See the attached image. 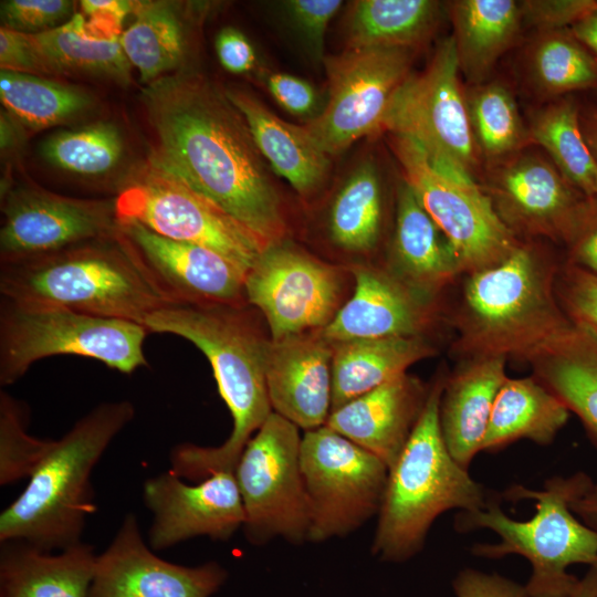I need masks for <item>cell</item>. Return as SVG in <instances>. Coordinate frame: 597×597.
Here are the masks:
<instances>
[{"mask_svg":"<svg viewBox=\"0 0 597 597\" xmlns=\"http://www.w3.org/2000/svg\"><path fill=\"white\" fill-rule=\"evenodd\" d=\"M155 133L153 165L270 244L287 232L281 197L249 126L226 91L202 75H164L142 93Z\"/></svg>","mask_w":597,"mask_h":597,"instance_id":"cell-1","label":"cell"},{"mask_svg":"<svg viewBox=\"0 0 597 597\" xmlns=\"http://www.w3.org/2000/svg\"><path fill=\"white\" fill-rule=\"evenodd\" d=\"M242 306L168 305L143 322L149 333L180 336L205 354L233 420L230 436L218 447L181 443L171 450L170 471L179 478L199 482L218 471H234L244 447L273 411L264 374L268 339Z\"/></svg>","mask_w":597,"mask_h":597,"instance_id":"cell-2","label":"cell"},{"mask_svg":"<svg viewBox=\"0 0 597 597\" xmlns=\"http://www.w3.org/2000/svg\"><path fill=\"white\" fill-rule=\"evenodd\" d=\"M134 416L128 400L103 402L54 440L25 489L1 512L0 542L22 540L44 552L81 543L96 510L91 473Z\"/></svg>","mask_w":597,"mask_h":597,"instance_id":"cell-3","label":"cell"},{"mask_svg":"<svg viewBox=\"0 0 597 597\" xmlns=\"http://www.w3.org/2000/svg\"><path fill=\"white\" fill-rule=\"evenodd\" d=\"M1 297L143 325L169 305L119 233L1 264Z\"/></svg>","mask_w":597,"mask_h":597,"instance_id":"cell-4","label":"cell"},{"mask_svg":"<svg viewBox=\"0 0 597 597\" xmlns=\"http://www.w3.org/2000/svg\"><path fill=\"white\" fill-rule=\"evenodd\" d=\"M444 384L438 379L429 389L405 448L389 468L371 545L381 561L409 559L421 551L439 515L452 509L476 511L489 499L444 443L439 418Z\"/></svg>","mask_w":597,"mask_h":597,"instance_id":"cell-5","label":"cell"},{"mask_svg":"<svg viewBox=\"0 0 597 597\" xmlns=\"http://www.w3.org/2000/svg\"><path fill=\"white\" fill-rule=\"evenodd\" d=\"M585 472L548 479L543 490L511 486L509 500H534L535 514L526 521L509 517L499 502L489 498L476 511H460L454 517L458 532L479 528L493 531L496 544H475L471 552L479 557L501 558L509 554L524 556L532 565L525 585L528 597H570L579 579L567 572L574 564L597 566V531L575 517L570 503L591 484Z\"/></svg>","mask_w":597,"mask_h":597,"instance_id":"cell-6","label":"cell"},{"mask_svg":"<svg viewBox=\"0 0 597 597\" xmlns=\"http://www.w3.org/2000/svg\"><path fill=\"white\" fill-rule=\"evenodd\" d=\"M549 270L527 248L471 273L464 291L467 343L481 355L526 357L567 329L573 321L558 307Z\"/></svg>","mask_w":597,"mask_h":597,"instance_id":"cell-7","label":"cell"},{"mask_svg":"<svg viewBox=\"0 0 597 597\" xmlns=\"http://www.w3.org/2000/svg\"><path fill=\"white\" fill-rule=\"evenodd\" d=\"M142 324L1 297L0 385L19 380L35 362L54 355L96 359L132 374L147 366Z\"/></svg>","mask_w":597,"mask_h":597,"instance_id":"cell-8","label":"cell"},{"mask_svg":"<svg viewBox=\"0 0 597 597\" xmlns=\"http://www.w3.org/2000/svg\"><path fill=\"white\" fill-rule=\"evenodd\" d=\"M391 145L405 182L449 241L461 271L494 265L519 247L471 176L437 165L406 137L392 135Z\"/></svg>","mask_w":597,"mask_h":597,"instance_id":"cell-9","label":"cell"},{"mask_svg":"<svg viewBox=\"0 0 597 597\" xmlns=\"http://www.w3.org/2000/svg\"><path fill=\"white\" fill-rule=\"evenodd\" d=\"M298 427L272 411L244 447L234 476L247 540L262 545L281 537L308 541L311 516L301 471Z\"/></svg>","mask_w":597,"mask_h":597,"instance_id":"cell-10","label":"cell"},{"mask_svg":"<svg viewBox=\"0 0 597 597\" xmlns=\"http://www.w3.org/2000/svg\"><path fill=\"white\" fill-rule=\"evenodd\" d=\"M300 461L308 541L347 536L378 514L389 469L377 455L322 426L302 436Z\"/></svg>","mask_w":597,"mask_h":597,"instance_id":"cell-11","label":"cell"},{"mask_svg":"<svg viewBox=\"0 0 597 597\" xmlns=\"http://www.w3.org/2000/svg\"><path fill=\"white\" fill-rule=\"evenodd\" d=\"M459 71L450 36L438 44L428 66L399 87L383 130L412 140L437 165L471 176L478 164L476 144Z\"/></svg>","mask_w":597,"mask_h":597,"instance_id":"cell-12","label":"cell"},{"mask_svg":"<svg viewBox=\"0 0 597 597\" xmlns=\"http://www.w3.org/2000/svg\"><path fill=\"white\" fill-rule=\"evenodd\" d=\"M114 203L118 220H133L166 238L209 248L245 274L270 245L153 164L119 191Z\"/></svg>","mask_w":597,"mask_h":597,"instance_id":"cell-13","label":"cell"},{"mask_svg":"<svg viewBox=\"0 0 597 597\" xmlns=\"http://www.w3.org/2000/svg\"><path fill=\"white\" fill-rule=\"evenodd\" d=\"M410 49H346L326 56L328 100L303 127L329 156L383 130L390 103L410 75Z\"/></svg>","mask_w":597,"mask_h":597,"instance_id":"cell-14","label":"cell"},{"mask_svg":"<svg viewBox=\"0 0 597 597\" xmlns=\"http://www.w3.org/2000/svg\"><path fill=\"white\" fill-rule=\"evenodd\" d=\"M342 290L339 269L284 240L270 244L244 280L247 302L264 315L272 341L324 328Z\"/></svg>","mask_w":597,"mask_h":597,"instance_id":"cell-15","label":"cell"},{"mask_svg":"<svg viewBox=\"0 0 597 597\" xmlns=\"http://www.w3.org/2000/svg\"><path fill=\"white\" fill-rule=\"evenodd\" d=\"M2 212L0 264L35 259L118 233L114 201L19 188L8 193Z\"/></svg>","mask_w":597,"mask_h":597,"instance_id":"cell-16","label":"cell"},{"mask_svg":"<svg viewBox=\"0 0 597 597\" xmlns=\"http://www.w3.org/2000/svg\"><path fill=\"white\" fill-rule=\"evenodd\" d=\"M118 233L169 305H243L245 273L203 245L160 235L133 220Z\"/></svg>","mask_w":597,"mask_h":597,"instance_id":"cell-17","label":"cell"},{"mask_svg":"<svg viewBox=\"0 0 597 597\" xmlns=\"http://www.w3.org/2000/svg\"><path fill=\"white\" fill-rule=\"evenodd\" d=\"M145 505L154 517L150 548L167 549L196 536L228 541L244 523L233 470H222L191 485L168 471L146 480Z\"/></svg>","mask_w":597,"mask_h":597,"instance_id":"cell-18","label":"cell"},{"mask_svg":"<svg viewBox=\"0 0 597 597\" xmlns=\"http://www.w3.org/2000/svg\"><path fill=\"white\" fill-rule=\"evenodd\" d=\"M217 562L188 567L156 556L128 513L107 548L96 556L88 597H210L227 579Z\"/></svg>","mask_w":597,"mask_h":597,"instance_id":"cell-19","label":"cell"},{"mask_svg":"<svg viewBox=\"0 0 597 597\" xmlns=\"http://www.w3.org/2000/svg\"><path fill=\"white\" fill-rule=\"evenodd\" d=\"M493 193L494 207L506 224L567 243L589 202L553 164L534 155L522 156L501 169L493 181Z\"/></svg>","mask_w":597,"mask_h":597,"instance_id":"cell-20","label":"cell"},{"mask_svg":"<svg viewBox=\"0 0 597 597\" xmlns=\"http://www.w3.org/2000/svg\"><path fill=\"white\" fill-rule=\"evenodd\" d=\"M333 345L317 334L266 341L264 374L272 410L308 431L332 410Z\"/></svg>","mask_w":597,"mask_h":597,"instance_id":"cell-21","label":"cell"},{"mask_svg":"<svg viewBox=\"0 0 597 597\" xmlns=\"http://www.w3.org/2000/svg\"><path fill=\"white\" fill-rule=\"evenodd\" d=\"M429 390L407 374L331 411L325 426L381 459L388 469L405 448Z\"/></svg>","mask_w":597,"mask_h":597,"instance_id":"cell-22","label":"cell"},{"mask_svg":"<svg viewBox=\"0 0 597 597\" xmlns=\"http://www.w3.org/2000/svg\"><path fill=\"white\" fill-rule=\"evenodd\" d=\"M352 297L318 335L331 344L354 339L418 336L427 315L422 301L400 281L377 269L350 268Z\"/></svg>","mask_w":597,"mask_h":597,"instance_id":"cell-23","label":"cell"},{"mask_svg":"<svg viewBox=\"0 0 597 597\" xmlns=\"http://www.w3.org/2000/svg\"><path fill=\"white\" fill-rule=\"evenodd\" d=\"M505 355H481L444 384L440 428L451 457L468 469L482 442L498 392L506 379Z\"/></svg>","mask_w":597,"mask_h":597,"instance_id":"cell-24","label":"cell"},{"mask_svg":"<svg viewBox=\"0 0 597 597\" xmlns=\"http://www.w3.org/2000/svg\"><path fill=\"white\" fill-rule=\"evenodd\" d=\"M0 543V597H88L97 556L92 545L52 554L22 540Z\"/></svg>","mask_w":597,"mask_h":597,"instance_id":"cell-25","label":"cell"},{"mask_svg":"<svg viewBox=\"0 0 597 597\" xmlns=\"http://www.w3.org/2000/svg\"><path fill=\"white\" fill-rule=\"evenodd\" d=\"M244 117L254 143L273 171L286 179L303 197L325 182L331 160L303 126L284 122L259 98L240 88H224Z\"/></svg>","mask_w":597,"mask_h":597,"instance_id":"cell-26","label":"cell"},{"mask_svg":"<svg viewBox=\"0 0 597 597\" xmlns=\"http://www.w3.org/2000/svg\"><path fill=\"white\" fill-rule=\"evenodd\" d=\"M525 358L537 379L579 417L597 442V334L573 321Z\"/></svg>","mask_w":597,"mask_h":597,"instance_id":"cell-27","label":"cell"},{"mask_svg":"<svg viewBox=\"0 0 597 597\" xmlns=\"http://www.w3.org/2000/svg\"><path fill=\"white\" fill-rule=\"evenodd\" d=\"M332 345V410L406 374L409 366L433 352L419 336L354 339Z\"/></svg>","mask_w":597,"mask_h":597,"instance_id":"cell-28","label":"cell"},{"mask_svg":"<svg viewBox=\"0 0 597 597\" xmlns=\"http://www.w3.org/2000/svg\"><path fill=\"white\" fill-rule=\"evenodd\" d=\"M569 409L537 378H506L495 398L482 451L494 452L519 439L551 443Z\"/></svg>","mask_w":597,"mask_h":597,"instance_id":"cell-29","label":"cell"},{"mask_svg":"<svg viewBox=\"0 0 597 597\" xmlns=\"http://www.w3.org/2000/svg\"><path fill=\"white\" fill-rule=\"evenodd\" d=\"M394 253L408 281L420 290L436 289L461 271L449 241L406 182L397 195Z\"/></svg>","mask_w":597,"mask_h":597,"instance_id":"cell-30","label":"cell"},{"mask_svg":"<svg viewBox=\"0 0 597 597\" xmlns=\"http://www.w3.org/2000/svg\"><path fill=\"white\" fill-rule=\"evenodd\" d=\"M451 17L460 71L473 82L482 81L519 32L520 3L460 0L453 2Z\"/></svg>","mask_w":597,"mask_h":597,"instance_id":"cell-31","label":"cell"},{"mask_svg":"<svg viewBox=\"0 0 597 597\" xmlns=\"http://www.w3.org/2000/svg\"><path fill=\"white\" fill-rule=\"evenodd\" d=\"M28 36L46 75L82 74L119 82L129 78L130 63L121 36L92 34L83 14L76 13L60 27Z\"/></svg>","mask_w":597,"mask_h":597,"instance_id":"cell-32","label":"cell"},{"mask_svg":"<svg viewBox=\"0 0 597 597\" xmlns=\"http://www.w3.org/2000/svg\"><path fill=\"white\" fill-rule=\"evenodd\" d=\"M440 18L431 0H359L346 20L347 49L404 48L423 42Z\"/></svg>","mask_w":597,"mask_h":597,"instance_id":"cell-33","label":"cell"},{"mask_svg":"<svg viewBox=\"0 0 597 597\" xmlns=\"http://www.w3.org/2000/svg\"><path fill=\"white\" fill-rule=\"evenodd\" d=\"M135 19L119 41L130 65L146 85L176 69L186 50L182 20L168 2H136Z\"/></svg>","mask_w":597,"mask_h":597,"instance_id":"cell-34","label":"cell"},{"mask_svg":"<svg viewBox=\"0 0 597 597\" xmlns=\"http://www.w3.org/2000/svg\"><path fill=\"white\" fill-rule=\"evenodd\" d=\"M383 189L376 164L357 165L336 192L328 212L332 241L343 250L364 253L373 250L380 235Z\"/></svg>","mask_w":597,"mask_h":597,"instance_id":"cell-35","label":"cell"},{"mask_svg":"<svg viewBox=\"0 0 597 597\" xmlns=\"http://www.w3.org/2000/svg\"><path fill=\"white\" fill-rule=\"evenodd\" d=\"M530 136L549 155L564 179L589 199H597V159L582 129L579 109L564 100L540 111Z\"/></svg>","mask_w":597,"mask_h":597,"instance_id":"cell-36","label":"cell"},{"mask_svg":"<svg viewBox=\"0 0 597 597\" xmlns=\"http://www.w3.org/2000/svg\"><path fill=\"white\" fill-rule=\"evenodd\" d=\"M0 98L12 116L36 129L73 121L93 105L77 86L9 70L0 71Z\"/></svg>","mask_w":597,"mask_h":597,"instance_id":"cell-37","label":"cell"},{"mask_svg":"<svg viewBox=\"0 0 597 597\" xmlns=\"http://www.w3.org/2000/svg\"><path fill=\"white\" fill-rule=\"evenodd\" d=\"M124 144L118 128L111 123H94L53 134L41 147L51 165L78 176H102L123 156Z\"/></svg>","mask_w":597,"mask_h":597,"instance_id":"cell-38","label":"cell"},{"mask_svg":"<svg viewBox=\"0 0 597 597\" xmlns=\"http://www.w3.org/2000/svg\"><path fill=\"white\" fill-rule=\"evenodd\" d=\"M531 70L547 94L597 88V57L572 32H547L535 44Z\"/></svg>","mask_w":597,"mask_h":597,"instance_id":"cell-39","label":"cell"},{"mask_svg":"<svg viewBox=\"0 0 597 597\" xmlns=\"http://www.w3.org/2000/svg\"><path fill=\"white\" fill-rule=\"evenodd\" d=\"M476 146L488 157H500L520 148L526 139L517 105L503 85L481 86L468 103Z\"/></svg>","mask_w":597,"mask_h":597,"instance_id":"cell-40","label":"cell"},{"mask_svg":"<svg viewBox=\"0 0 597 597\" xmlns=\"http://www.w3.org/2000/svg\"><path fill=\"white\" fill-rule=\"evenodd\" d=\"M27 406L6 391L0 392V484L30 478L51 449L54 440L28 433Z\"/></svg>","mask_w":597,"mask_h":597,"instance_id":"cell-41","label":"cell"},{"mask_svg":"<svg viewBox=\"0 0 597 597\" xmlns=\"http://www.w3.org/2000/svg\"><path fill=\"white\" fill-rule=\"evenodd\" d=\"M339 0H289L281 7L291 29L315 63L325 60V34L333 17L342 7Z\"/></svg>","mask_w":597,"mask_h":597,"instance_id":"cell-42","label":"cell"},{"mask_svg":"<svg viewBox=\"0 0 597 597\" xmlns=\"http://www.w3.org/2000/svg\"><path fill=\"white\" fill-rule=\"evenodd\" d=\"M74 2L65 0H8L1 2L2 27L25 34L41 33L69 21Z\"/></svg>","mask_w":597,"mask_h":597,"instance_id":"cell-43","label":"cell"},{"mask_svg":"<svg viewBox=\"0 0 597 597\" xmlns=\"http://www.w3.org/2000/svg\"><path fill=\"white\" fill-rule=\"evenodd\" d=\"M559 295L569 318L597 334V275L572 263L562 274Z\"/></svg>","mask_w":597,"mask_h":597,"instance_id":"cell-44","label":"cell"},{"mask_svg":"<svg viewBox=\"0 0 597 597\" xmlns=\"http://www.w3.org/2000/svg\"><path fill=\"white\" fill-rule=\"evenodd\" d=\"M519 3L522 20L547 32L570 28L597 9V0H530Z\"/></svg>","mask_w":597,"mask_h":597,"instance_id":"cell-45","label":"cell"},{"mask_svg":"<svg viewBox=\"0 0 597 597\" xmlns=\"http://www.w3.org/2000/svg\"><path fill=\"white\" fill-rule=\"evenodd\" d=\"M263 83L273 98L294 116H310L318 105V94L307 81L283 72L263 73Z\"/></svg>","mask_w":597,"mask_h":597,"instance_id":"cell-46","label":"cell"},{"mask_svg":"<svg viewBox=\"0 0 597 597\" xmlns=\"http://www.w3.org/2000/svg\"><path fill=\"white\" fill-rule=\"evenodd\" d=\"M457 597H528L525 586L502 577L467 568L453 580Z\"/></svg>","mask_w":597,"mask_h":597,"instance_id":"cell-47","label":"cell"},{"mask_svg":"<svg viewBox=\"0 0 597 597\" xmlns=\"http://www.w3.org/2000/svg\"><path fill=\"white\" fill-rule=\"evenodd\" d=\"M136 2L125 0H84L81 8L87 30L101 38H119L122 24Z\"/></svg>","mask_w":597,"mask_h":597,"instance_id":"cell-48","label":"cell"},{"mask_svg":"<svg viewBox=\"0 0 597 597\" xmlns=\"http://www.w3.org/2000/svg\"><path fill=\"white\" fill-rule=\"evenodd\" d=\"M0 67L35 75H46L28 34L0 29Z\"/></svg>","mask_w":597,"mask_h":597,"instance_id":"cell-49","label":"cell"},{"mask_svg":"<svg viewBox=\"0 0 597 597\" xmlns=\"http://www.w3.org/2000/svg\"><path fill=\"white\" fill-rule=\"evenodd\" d=\"M216 52L221 65L234 74L252 71L256 53L249 39L235 28L220 30L216 38Z\"/></svg>","mask_w":597,"mask_h":597,"instance_id":"cell-50","label":"cell"},{"mask_svg":"<svg viewBox=\"0 0 597 597\" xmlns=\"http://www.w3.org/2000/svg\"><path fill=\"white\" fill-rule=\"evenodd\" d=\"M569 244L572 263L597 275V199H589L586 213Z\"/></svg>","mask_w":597,"mask_h":597,"instance_id":"cell-51","label":"cell"},{"mask_svg":"<svg viewBox=\"0 0 597 597\" xmlns=\"http://www.w3.org/2000/svg\"><path fill=\"white\" fill-rule=\"evenodd\" d=\"M570 509L583 523L597 531V483L593 481L588 489L570 503Z\"/></svg>","mask_w":597,"mask_h":597,"instance_id":"cell-52","label":"cell"},{"mask_svg":"<svg viewBox=\"0 0 597 597\" xmlns=\"http://www.w3.org/2000/svg\"><path fill=\"white\" fill-rule=\"evenodd\" d=\"M569 31L597 57V9L573 24Z\"/></svg>","mask_w":597,"mask_h":597,"instance_id":"cell-53","label":"cell"},{"mask_svg":"<svg viewBox=\"0 0 597 597\" xmlns=\"http://www.w3.org/2000/svg\"><path fill=\"white\" fill-rule=\"evenodd\" d=\"M570 597H597V566H590Z\"/></svg>","mask_w":597,"mask_h":597,"instance_id":"cell-54","label":"cell"},{"mask_svg":"<svg viewBox=\"0 0 597 597\" xmlns=\"http://www.w3.org/2000/svg\"><path fill=\"white\" fill-rule=\"evenodd\" d=\"M580 122L586 142L597 159V112H589Z\"/></svg>","mask_w":597,"mask_h":597,"instance_id":"cell-55","label":"cell"}]
</instances>
